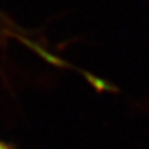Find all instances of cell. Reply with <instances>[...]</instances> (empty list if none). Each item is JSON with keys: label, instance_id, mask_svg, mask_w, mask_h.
I'll return each instance as SVG.
<instances>
[{"label": "cell", "instance_id": "cell-1", "mask_svg": "<svg viewBox=\"0 0 149 149\" xmlns=\"http://www.w3.org/2000/svg\"><path fill=\"white\" fill-rule=\"evenodd\" d=\"M0 149H11V148L7 146V145H4V144H0Z\"/></svg>", "mask_w": 149, "mask_h": 149}]
</instances>
